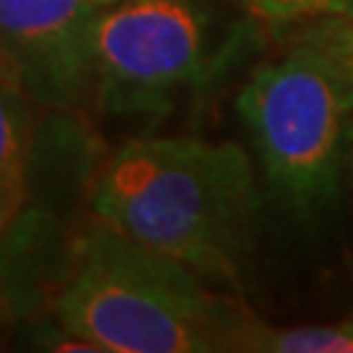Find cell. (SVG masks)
Masks as SVG:
<instances>
[{"mask_svg": "<svg viewBox=\"0 0 353 353\" xmlns=\"http://www.w3.org/2000/svg\"><path fill=\"white\" fill-rule=\"evenodd\" d=\"M89 204L97 223L176 256L214 285L241 290L259 191L239 144L191 137L126 141L97 170Z\"/></svg>", "mask_w": 353, "mask_h": 353, "instance_id": "6da1fadb", "label": "cell"}, {"mask_svg": "<svg viewBox=\"0 0 353 353\" xmlns=\"http://www.w3.org/2000/svg\"><path fill=\"white\" fill-rule=\"evenodd\" d=\"M176 256L97 223L74 246L52 316L94 353L241 351L254 316Z\"/></svg>", "mask_w": 353, "mask_h": 353, "instance_id": "7a4b0ae2", "label": "cell"}, {"mask_svg": "<svg viewBox=\"0 0 353 353\" xmlns=\"http://www.w3.org/2000/svg\"><path fill=\"white\" fill-rule=\"evenodd\" d=\"M236 110L283 202L316 212L338 199L353 110L319 58L290 48L259 65L241 87Z\"/></svg>", "mask_w": 353, "mask_h": 353, "instance_id": "3957f363", "label": "cell"}, {"mask_svg": "<svg viewBox=\"0 0 353 353\" xmlns=\"http://www.w3.org/2000/svg\"><path fill=\"white\" fill-rule=\"evenodd\" d=\"M210 16L199 0H126L94 29L97 102L113 115H157L207 61Z\"/></svg>", "mask_w": 353, "mask_h": 353, "instance_id": "277c9868", "label": "cell"}, {"mask_svg": "<svg viewBox=\"0 0 353 353\" xmlns=\"http://www.w3.org/2000/svg\"><path fill=\"white\" fill-rule=\"evenodd\" d=\"M92 0H0L3 74L50 113H74L97 92Z\"/></svg>", "mask_w": 353, "mask_h": 353, "instance_id": "5b68a950", "label": "cell"}, {"mask_svg": "<svg viewBox=\"0 0 353 353\" xmlns=\"http://www.w3.org/2000/svg\"><path fill=\"white\" fill-rule=\"evenodd\" d=\"M32 100L11 76L3 74L0 97V217L8 228L29 202V157L34 147V126L29 115Z\"/></svg>", "mask_w": 353, "mask_h": 353, "instance_id": "8992f818", "label": "cell"}, {"mask_svg": "<svg viewBox=\"0 0 353 353\" xmlns=\"http://www.w3.org/2000/svg\"><path fill=\"white\" fill-rule=\"evenodd\" d=\"M243 353H353V319L330 325L270 327L254 319L243 343Z\"/></svg>", "mask_w": 353, "mask_h": 353, "instance_id": "52a82bcc", "label": "cell"}, {"mask_svg": "<svg viewBox=\"0 0 353 353\" xmlns=\"http://www.w3.org/2000/svg\"><path fill=\"white\" fill-rule=\"evenodd\" d=\"M290 48L312 52L327 65V71L341 84L343 94L353 110V16L306 24L296 34Z\"/></svg>", "mask_w": 353, "mask_h": 353, "instance_id": "ba28073f", "label": "cell"}, {"mask_svg": "<svg viewBox=\"0 0 353 353\" xmlns=\"http://www.w3.org/2000/svg\"><path fill=\"white\" fill-rule=\"evenodd\" d=\"M246 8L267 24L293 26L325 19L353 16V0H243Z\"/></svg>", "mask_w": 353, "mask_h": 353, "instance_id": "9c48e42d", "label": "cell"}, {"mask_svg": "<svg viewBox=\"0 0 353 353\" xmlns=\"http://www.w3.org/2000/svg\"><path fill=\"white\" fill-rule=\"evenodd\" d=\"M94 6H100V8H108V6H118V3H126V0H92Z\"/></svg>", "mask_w": 353, "mask_h": 353, "instance_id": "30bf717a", "label": "cell"}]
</instances>
